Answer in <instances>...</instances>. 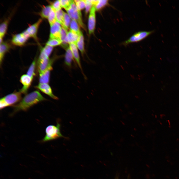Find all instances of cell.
Masks as SVG:
<instances>
[{"instance_id":"cell-1","label":"cell","mask_w":179,"mask_h":179,"mask_svg":"<svg viewBox=\"0 0 179 179\" xmlns=\"http://www.w3.org/2000/svg\"><path fill=\"white\" fill-rule=\"evenodd\" d=\"M46 99L38 91L26 94L21 101L14 106L13 113L21 111H26L36 104Z\"/></svg>"},{"instance_id":"cell-2","label":"cell","mask_w":179,"mask_h":179,"mask_svg":"<svg viewBox=\"0 0 179 179\" xmlns=\"http://www.w3.org/2000/svg\"><path fill=\"white\" fill-rule=\"evenodd\" d=\"M60 127V124L58 122L56 125H50L47 127L45 130V135L42 141L46 142L64 137L61 133Z\"/></svg>"},{"instance_id":"cell-3","label":"cell","mask_w":179,"mask_h":179,"mask_svg":"<svg viewBox=\"0 0 179 179\" xmlns=\"http://www.w3.org/2000/svg\"><path fill=\"white\" fill-rule=\"evenodd\" d=\"M21 92L15 91L2 98L0 100V110L19 103L22 99Z\"/></svg>"},{"instance_id":"cell-4","label":"cell","mask_w":179,"mask_h":179,"mask_svg":"<svg viewBox=\"0 0 179 179\" xmlns=\"http://www.w3.org/2000/svg\"><path fill=\"white\" fill-rule=\"evenodd\" d=\"M66 11L71 19L76 21L80 26L85 30V26L82 19L81 11L78 9L74 0H72L70 7Z\"/></svg>"},{"instance_id":"cell-5","label":"cell","mask_w":179,"mask_h":179,"mask_svg":"<svg viewBox=\"0 0 179 179\" xmlns=\"http://www.w3.org/2000/svg\"><path fill=\"white\" fill-rule=\"evenodd\" d=\"M155 32L154 30L149 31H143L138 32L130 37L124 43V44L127 45L129 44L140 41L146 38Z\"/></svg>"},{"instance_id":"cell-6","label":"cell","mask_w":179,"mask_h":179,"mask_svg":"<svg viewBox=\"0 0 179 179\" xmlns=\"http://www.w3.org/2000/svg\"><path fill=\"white\" fill-rule=\"evenodd\" d=\"M29 36L25 31L23 32L14 35L13 37L11 42L15 45L21 46L26 42Z\"/></svg>"},{"instance_id":"cell-7","label":"cell","mask_w":179,"mask_h":179,"mask_svg":"<svg viewBox=\"0 0 179 179\" xmlns=\"http://www.w3.org/2000/svg\"><path fill=\"white\" fill-rule=\"evenodd\" d=\"M93 6L90 10L88 21V28L89 34L93 33L95 30L96 24V11Z\"/></svg>"},{"instance_id":"cell-8","label":"cell","mask_w":179,"mask_h":179,"mask_svg":"<svg viewBox=\"0 0 179 179\" xmlns=\"http://www.w3.org/2000/svg\"><path fill=\"white\" fill-rule=\"evenodd\" d=\"M50 26L49 38H56L61 40V33L62 28L61 24L56 21Z\"/></svg>"},{"instance_id":"cell-9","label":"cell","mask_w":179,"mask_h":179,"mask_svg":"<svg viewBox=\"0 0 179 179\" xmlns=\"http://www.w3.org/2000/svg\"><path fill=\"white\" fill-rule=\"evenodd\" d=\"M33 79L27 74L21 76L20 78V81L23 85V86L20 91L22 93L26 94L31 85Z\"/></svg>"},{"instance_id":"cell-10","label":"cell","mask_w":179,"mask_h":179,"mask_svg":"<svg viewBox=\"0 0 179 179\" xmlns=\"http://www.w3.org/2000/svg\"><path fill=\"white\" fill-rule=\"evenodd\" d=\"M53 59H50L49 58L38 62V70L39 74L47 69L52 68V64Z\"/></svg>"},{"instance_id":"cell-11","label":"cell","mask_w":179,"mask_h":179,"mask_svg":"<svg viewBox=\"0 0 179 179\" xmlns=\"http://www.w3.org/2000/svg\"><path fill=\"white\" fill-rule=\"evenodd\" d=\"M35 87L52 98L55 100L58 99V98L53 94L51 88L48 84L39 83Z\"/></svg>"},{"instance_id":"cell-12","label":"cell","mask_w":179,"mask_h":179,"mask_svg":"<svg viewBox=\"0 0 179 179\" xmlns=\"http://www.w3.org/2000/svg\"><path fill=\"white\" fill-rule=\"evenodd\" d=\"M69 47L72 52L74 60L80 69L84 76L86 78L83 71L78 48L76 44L73 43L70 44H69Z\"/></svg>"},{"instance_id":"cell-13","label":"cell","mask_w":179,"mask_h":179,"mask_svg":"<svg viewBox=\"0 0 179 179\" xmlns=\"http://www.w3.org/2000/svg\"><path fill=\"white\" fill-rule=\"evenodd\" d=\"M41 19H39L36 22L30 26L25 30L30 37L37 40V33L38 28L42 22Z\"/></svg>"},{"instance_id":"cell-14","label":"cell","mask_w":179,"mask_h":179,"mask_svg":"<svg viewBox=\"0 0 179 179\" xmlns=\"http://www.w3.org/2000/svg\"><path fill=\"white\" fill-rule=\"evenodd\" d=\"M53 48V47L47 45L42 48L38 62L49 58V56L51 54Z\"/></svg>"},{"instance_id":"cell-15","label":"cell","mask_w":179,"mask_h":179,"mask_svg":"<svg viewBox=\"0 0 179 179\" xmlns=\"http://www.w3.org/2000/svg\"><path fill=\"white\" fill-rule=\"evenodd\" d=\"M79 35L70 30L67 33L65 42L69 44L73 43L76 44L79 38Z\"/></svg>"},{"instance_id":"cell-16","label":"cell","mask_w":179,"mask_h":179,"mask_svg":"<svg viewBox=\"0 0 179 179\" xmlns=\"http://www.w3.org/2000/svg\"><path fill=\"white\" fill-rule=\"evenodd\" d=\"M11 48L9 44L6 42H2L0 45V66L2 63L4 56L6 53Z\"/></svg>"},{"instance_id":"cell-17","label":"cell","mask_w":179,"mask_h":179,"mask_svg":"<svg viewBox=\"0 0 179 179\" xmlns=\"http://www.w3.org/2000/svg\"><path fill=\"white\" fill-rule=\"evenodd\" d=\"M52 69V68H49L39 74V83L48 84L49 81L50 71Z\"/></svg>"},{"instance_id":"cell-18","label":"cell","mask_w":179,"mask_h":179,"mask_svg":"<svg viewBox=\"0 0 179 179\" xmlns=\"http://www.w3.org/2000/svg\"><path fill=\"white\" fill-rule=\"evenodd\" d=\"M66 53L65 57V63L66 65L70 68L72 66L73 60L74 61L72 52L69 47L66 49Z\"/></svg>"},{"instance_id":"cell-19","label":"cell","mask_w":179,"mask_h":179,"mask_svg":"<svg viewBox=\"0 0 179 179\" xmlns=\"http://www.w3.org/2000/svg\"><path fill=\"white\" fill-rule=\"evenodd\" d=\"M52 9L51 6H44L42 8L39 15L42 18H47Z\"/></svg>"},{"instance_id":"cell-20","label":"cell","mask_w":179,"mask_h":179,"mask_svg":"<svg viewBox=\"0 0 179 179\" xmlns=\"http://www.w3.org/2000/svg\"><path fill=\"white\" fill-rule=\"evenodd\" d=\"M84 40L83 35L81 32L79 35V38L76 45L78 48L80 50L82 55L85 52Z\"/></svg>"},{"instance_id":"cell-21","label":"cell","mask_w":179,"mask_h":179,"mask_svg":"<svg viewBox=\"0 0 179 179\" xmlns=\"http://www.w3.org/2000/svg\"><path fill=\"white\" fill-rule=\"evenodd\" d=\"M108 1L107 0H92L93 6L96 10H99L107 5Z\"/></svg>"},{"instance_id":"cell-22","label":"cell","mask_w":179,"mask_h":179,"mask_svg":"<svg viewBox=\"0 0 179 179\" xmlns=\"http://www.w3.org/2000/svg\"><path fill=\"white\" fill-rule=\"evenodd\" d=\"M36 65V60L34 59L30 65L27 71L26 74L32 79L35 75V69Z\"/></svg>"},{"instance_id":"cell-23","label":"cell","mask_w":179,"mask_h":179,"mask_svg":"<svg viewBox=\"0 0 179 179\" xmlns=\"http://www.w3.org/2000/svg\"><path fill=\"white\" fill-rule=\"evenodd\" d=\"M79 24L75 21L71 20L70 25V30L80 35L81 32L80 31Z\"/></svg>"},{"instance_id":"cell-24","label":"cell","mask_w":179,"mask_h":179,"mask_svg":"<svg viewBox=\"0 0 179 179\" xmlns=\"http://www.w3.org/2000/svg\"><path fill=\"white\" fill-rule=\"evenodd\" d=\"M8 20H5L2 23L0 26V37L3 38L5 34L8 25Z\"/></svg>"},{"instance_id":"cell-25","label":"cell","mask_w":179,"mask_h":179,"mask_svg":"<svg viewBox=\"0 0 179 179\" xmlns=\"http://www.w3.org/2000/svg\"><path fill=\"white\" fill-rule=\"evenodd\" d=\"M64 12L61 9L55 11L56 20L61 24L62 27H63Z\"/></svg>"},{"instance_id":"cell-26","label":"cell","mask_w":179,"mask_h":179,"mask_svg":"<svg viewBox=\"0 0 179 179\" xmlns=\"http://www.w3.org/2000/svg\"><path fill=\"white\" fill-rule=\"evenodd\" d=\"M62 42L59 39L56 38H49L46 44V45L52 47L61 44Z\"/></svg>"},{"instance_id":"cell-27","label":"cell","mask_w":179,"mask_h":179,"mask_svg":"<svg viewBox=\"0 0 179 179\" xmlns=\"http://www.w3.org/2000/svg\"><path fill=\"white\" fill-rule=\"evenodd\" d=\"M71 19L68 13L64 12L63 20V27L67 31L70 26V24L71 21Z\"/></svg>"},{"instance_id":"cell-28","label":"cell","mask_w":179,"mask_h":179,"mask_svg":"<svg viewBox=\"0 0 179 179\" xmlns=\"http://www.w3.org/2000/svg\"><path fill=\"white\" fill-rule=\"evenodd\" d=\"M47 19L50 25L53 24L57 21L55 11L53 9L50 13Z\"/></svg>"},{"instance_id":"cell-29","label":"cell","mask_w":179,"mask_h":179,"mask_svg":"<svg viewBox=\"0 0 179 179\" xmlns=\"http://www.w3.org/2000/svg\"><path fill=\"white\" fill-rule=\"evenodd\" d=\"M60 0L61 8H64L66 10L70 7L73 0Z\"/></svg>"},{"instance_id":"cell-30","label":"cell","mask_w":179,"mask_h":179,"mask_svg":"<svg viewBox=\"0 0 179 179\" xmlns=\"http://www.w3.org/2000/svg\"><path fill=\"white\" fill-rule=\"evenodd\" d=\"M74 1L77 8L79 10L85 8V0H75Z\"/></svg>"},{"instance_id":"cell-31","label":"cell","mask_w":179,"mask_h":179,"mask_svg":"<svg viewBox=\"0 0 179 179\" xmlns=\"http://www.w3.org/2000/svg\"><path fill=\"white\" fill-rule=\"evenodd\" d=\"M93 6L92 0H85V12L87 13L90 10Z\"/></svg>"},{"instance_id":"cell-32","label":"cell","mask_w":179,"mask_h":179,"mask_svg":"<svg viewBox=\"0 0 179 179\" xmlns=\"http://www.w3.org/2000/svg\"><path fill=\"white\" fill-rule=\"evenodd\" d=\"M52 8L55 11L61 9L60 0H57L53 2L51 5Z\"/></svg>"}]
</instances>
